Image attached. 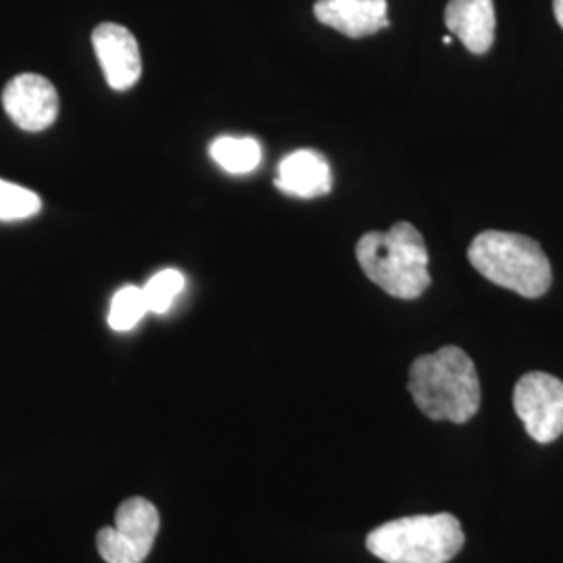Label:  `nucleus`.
Instances as JSON below:
<instances>
[{
  "label": "nucleus",
  "instance_id": "11",
  "mask_svg": "<svg viewBox=\"0 0 563 563\" xmlns=\"http://www.w3.org/2000/svg\"><path fill=\"white\" fill-rule=\"evenodd\" d=\"M276 186L286 195L301 199H316L328 195L332 188V172L325 157L318 151H295L284 157L278 169Z\"/></svg>",
  "mask_w": 563,
  "mask_h": 563
},
{
  "label": "nucleus",
  "instance_id": "4",
  "mask_svg": "<svg viewBox=\"0 0 563 563\" xmlns=\"http://www.w3.org/2000/svg\"><path fill=\"white\" fill-rule=\"evenodd\" d=\"M462 523L451 514L411 516L367 534V549L386 563H446L462 551Z\"/></svg>",
  "mask_w": 563,
  "mask_h": 563
},
{
  "label": "nucleus",
  "instance_id": "3",
  "mask_svg": "<svg viewBox=\"0 0 563 563\" xmlns=\"http://www.w3.org/2000/svg\"><path fill=\"white\" fill-rule=\"evenodd\" d=\"M467 260L484 278L523 299H539L549 290L553 272L541 244L523 234L486 230L478 234L470 249Z\"/></svg>",
  "mask_w": 563,
  "mask_h": 563
},
{
  "label": "nucleus",
  "instance_id": "15",
  "mask_svg": "<svg viewBox=\"0 0 563 563\" xmlns=\"http://www.w3.org/2000/svg\"><path fill=\"white\" fill-rule=\"evenodd\" d=\"M184 284L186 280L178 269H163L159 274H155L142 288L148 302V311L157 316L167 313L169 307L176 301V297L184 290Z\"/></svg>",
  "mask_w": 563,
  "mask_h": 563
},
{
  "label": "nucleus",
  "instance_id": "8",
  "mask_svg": "<svg viewBox=\"0 0 563 563\" xmlns=\"http://www.w3.org/2000/svg\"><path fill=\"white\" fill-rule=\"evenodd\" d=\"M92 46L113 90H128L141 80V48L130 30L120 23H101L92 32Z\"/></svg>",
  "mask_w": 563,
  "mask_h": 563
},
{
  "label": "nucleus",
  "instance_id": "16",
  "mask_svg": "<svg viewBox=\"0 0 563 563\" xmlns=\"http://www.w3.org/2000/svg\"><path fill=\"white\" fill-rule=\"evenodd\" d=\"M553 11H555V20L563 27V0H553Z\"/></svg>",
  "mask_w": 563,
  "mask_h": 563
},
{
  "label": "nucleus",
  "instance_id": "1",
  "mask_svg": "<svg viewBox=\"0 0 563 563\" xmlns=\"http://www.w3.org/2000/svg\"><path fill=\"white\" fill-rule=\"evenodd\" d=\"M407 388L420 411L437 422H470L483 399L476 365L460 346L418 357Z\"/></svg>",
  "mask_w": 563,
  "mask_h": 563
},
{
  "label": "nucleus",
  "instance_id": "17",
  "mask_svg": "<svg viewBox=\"0 0 563 563\" xmlns=\"http://www.w3.org/2000/svg\"><path fill=\"white\" fill-rule=\"evenodd\" d=\"M443 42L449 46V44H451V36H444Z\"/></svg>",
  "mask_w": 563,
  "mask_h": 563
},
{
  "label": "nucleus",
  "instance_id": "13",
  "mask_svg": "<svg viewBox=\"0 0 563 563\" xmlns=\"http://www.w3.org/2000/svg\"><path fill=\"white\" fill-rule=\"evenodd\" d=\"M148 313V302L144 297V290L139 286H123L109 309V325L118 332H128L132 328H136V323Z\"/></svg>",
  "mask_w": 563,
  "mask_h": 563
},
{
  "label": "nucleus",
  "instance_id": "5",
  "mask_svg": "<svg viewBox=\"0 0 563 563\" xmlns=\"http://www.w3.org/2000/svg\"><path fill=\"white\" fill-rule=\"evenodd\" d=\"M157 532V507L142 497H132L115 511V526L99 530L97 547L107 563H142L148 558Z\"/></svg>",
  "mask_w": 563,
  "mask_h": 563
},
{
  "label": "nucleus",
  "instance_id": "14",
  "mask_svg": "<svg viewBox=\"0 0 563 563\" xmlns=\"http://www.w3.org/2000/svg\"><path fill=\"white\" fill-rule=\"evenodd\" d=\"M41 197L20 184L0 180V220L18 222L34 218L41 211Z\"/></svg>",
  "mask_w": 563,
  "mask_h": 563
},
{
  "label": "nucleus",
  "instance_id": "6",
  "mask_svg": "<svg viewBox=\"0 0 563 563\" xmlns=\"http://www.w3.org/2000/svg\"><path fill=\"white\" fill-rule=\"evenodd\" d=\"M514 407L532 441L549 444L562 437L563 383L560 378L543 372L526 374L516 384Z\"/></svg>",
  "mask_w": 563,
  "mask_h": 563
},
{
  "label": "nucleus",
  "instance_id": "12",
  "mask_svg": "<svg viewBox=\"0 0 563 563\" xmlns=\"http://www.w3.org/2000/svg\"><path fill=\"white\" fill-rule=\"evenodd\" d=\"M211 159L222 167L223 172L241 176L251 174L262 163V146L253 139H232L222 136L209 148Z\"/></svg>",
  "mask_w": 563,
  "mask_h": 563
},
{
  "label": "nucleus",
  "instance_id": "2",
  "mask_svg": "<svg viewBox=\"0 0 563 563\" xmlns=\"http://www.w3.org/2000/svg\"><path fill=\"white\" fill-rule=\"evenodd\" d=\"M355 253L363 274L390 297L411 301L432 284L426 242L409 222L395 223L388 232L363 234Z\"/></svg>",
  "mask_w": 563,
  "mask_h": 563
},
{
  "label": "nucleus",
  "instance_id": "9",
  "mask_svg": "<svg viewBox=\"0 0 563 563\" xmlns=\"http://www.w3.org/2000/svg\"><path fill=\"white\" fill-rule=\"evenodd\" d=\"M313 13L316 20L346 38L374 36L390 25L386 0H318Z\"/></svg>",
  "mask_w": 563,
  "mask_h": 563
},
{
  "label": "nucleus",
  "instance_id": "10",
  "mask_svg": "<svg viewBox=\"0 0 563 563\" xmlns=\"http://www.w3.org/2000/svg\"><path fill=\"white\" fill-rule=\"evenodd\" d=\"M444 23L472 55H486L495 42V4L493 0H449Z\"/></svg>",
  "mask_w": 563,
  "mask_h": 563
},
{
  "label": "nucleus",
  "instance_id": "7",
  "mask_svg": "<svg viewBox=\"0 0 563 563\" xmlns=\"http://www.w3.org/2000/svg\"><path fill=\"white\" fill-rule=\"evenodd\" d=\"M2 107L25 132H42L59 115V95L53 81L38 74H21L2 90Z\"/></svg>",
  "mask_w": 563,
  "mask_h": 563
}]
</instances>
